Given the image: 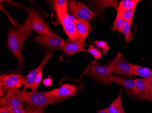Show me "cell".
<instances>
[{
	"mask_svg": "<svg viewBox=\"0 0 152 113\" xmlns=\"http://www.w3.org/2000/svg\"><path fill=\"white\" fill-rule=\"evenodd\" d=\"M31 19L28 16L24 24L17 28L10 27L8 32L7 45L10 50L12 52L14 56L18 61V70L24 68L23 58L22 51L26 40L31 34Z\"/></svg>",
	"mask_w": 152,
	"mask_h": 113,
	"instance_id": "obj_1",
	"label": "cell"
},
{
	"mask_svg": "<svg viewBox=\"0 0 152 113\" xmlns=\"http://www.w3.org/2000/svg\"><path fill=\"white\" fill-rule=\"evenodd\" d=\"M17 94L23 103L37 109L44 110L48 105L59 102L51 96L49 91H20L18 90Z\"/></svg>",
	"mask_w": 152,
	"mask_h": 113,
	"instance_id": "obj_2",
	"label": "cell"
},
{
	"mask_svg": "<svg viewBox=\"0 0 152 113\" xmlns=\"http://www.w3.org/2000/svg\"><path fill=\"white\" fill-rule=\"evenodd\" d=\"M87 73L91 75L99 82L107 85H111L114 78L110 68L108 66L100 65L96 60L90 63L83 75Z\"/></svg>",
	"mask_w": 152,
	"mask_h": 113,
	"instance_id": "obj_3",
	"label": "cell"
},
{
	"mask_svg": "<svg viewBox=\"0 0 152 113\" xmlns=\"http://www.w3.org/2000/svg\"><path fill=\"white\" fill-rule=\"evenodd\" d=\"M67 9L77 19L88 21L96 17L94 13L82 2L76 1H68Z\"/></svg>",
	"mask_w": 152,
	"mask_h": 113,
	"instance_id": "obj_4",
	"label": "cell"
},
{
	"mask_svg": "<svg viewBox=\"0 0 152 113\" xmlns=\"http://www.w3.org/2000/svg\"><path fill=\"white\" fill-rule=\"evenodd\" d=\"M107 66L113 73L120 74L128 78L134 76L131 72L130 64L124 58L121 53H117L115 58L109 63Z\"/></svg>",
	"mask_w": 152,
	"mask_h": 113,
	"instance_id": "obj_5",
	"label": "cell"
},
{
	"mask_svg": "<svg viewBox=\"0 0 152 113\" xmlns=\"http://www.w3.org/2000/svg\"><path fill=\"white\" fill-rule=\"evenodd\" d=\"M34 40L47 48L53 50L63 49L65 42L58 35L52 32L46 35H41L34 37Z\"/></svg>",
	"mask_w": 152,
	"mask_h": 113,
	"instance_id": "obj_6",
	"label": "cell"
},
{
	"mask_svg": "<svg viewBox=\"0 0 152 113\" xmlns=\"http://www.w3.org/2000/svg\"><path fill=\"white\" fill-rule=\"evenodd\" d=\"M25 84V78L20 73L2 74L0 76V86L6 91L18 90Z\"/></svg>",
	"mask_w": 152,
	"mask_h": 113,
	"instance_id": "obj_7",
	"label": "cell"
},
{
	"mask_svg": "<svg viewBox=\"0 0 152 113\" xmlns=\"http://www.w3.org/2000/svg\"><path fill=\"white\" fill-rule=\"evenodd\" d=\"M28 16L31 19L32 30L41 35H46L53 32L38 12L33 7L30 9Z\"/></svg>",
	"mask_w": 152,
	"mask_h": 113,
	"instance_id": "obj_8",
	"label": "cell"
},
{
	"mask_svg": "<svg viewBox=\"0 0 152 113\" xmlns=\"http://www.w3.org/2000/svg\"><path fill=\"white\" fill-rule=\"evenodd\" d=\"M58 16L69 39L78 40L83 39L77 31L75 24L72 22L68 17L67 13L58 14Z\"/></svg>",
	"mask_w": 152,
	"mask_h": 113,
	"instance_id": "obj_9",
	"label": "cell"
},
{
	"mask_svg": "<svg viewBox=\"0 0 152 113\" xmlns=\"http://www.w3.org/2000/svg\"><path fill=\"white\" fill-rule=\"evenodd\" d=\"M78 90V87L77 86L65 84L59 88L53 89L49 91L53 97L60 101L67 98L76 96Z\"/></svg>",
	"mask_w": 152,
	"mask_h": 113,
	"instance_id": "obj_10",
	"label": "cell"
},
{
	"mask_svg": "<svg viewBox=\"0 0 152 113\" xmlns=\"http://www.w3.org/2000/svg\"><path fill=\"white\" fill-rule=\"evenodd\" d=\"M53 55V52H50L46 53L45 57L40 65L35 69L29 72L28 74L25 78V84L24 87L23 89V91H26V90L28 89H31V91L32 90L33 85H34V82L35 81L37 76L41 71H42L47 62L49 59H51Z\"/></svg>",
	"mask_w": 152,
	"mask_h": 113,
	"instance_id": "obj_11",
	"label": "cell"
},
{
	"mask_svg": "<svg viewBox=\"0 0 152 113\" xmlns=\"http://www.w3.org/2000/svg\"><path fill=\"white\" fill-rule=\"evenodd\" d=\"M63 52L68 56L73 55L80 52H87L85 40H78L68 39L65 42L63 48Z\"/></svg>",
	"mask_w": 152,
	"mask_h": 113,
	"instance_id": "obj_12",
	"label": "cell"
},
{
	"mask_svg": "<svg viewBox=\"0 0 152 113\" xmlns=\"http://www.w3.org/2000/svg\"><path fill=\"white\" fill-rule=\"evenodd\" d=\"M113 81L115 84L123 86L126 90L128 96H137L134 80L126 79L120 76L116 75L114 76Z\"/></svg>",
	"mask_w": 152,
	"mask_h": 113,
	"instance_id": "obj_13",
	"label": "cell"
},
{
	"mask_svg": "<svg viewBox=\"0 0 152 113\" xmlns=\"http://www.w3.org/2000/svg\"><path fill=\"white\" fill-rule=\"evenodd\" d=\"M18 90H11L7 91V95L1 98V105L7 107H23V102L18 96Z\"/></svg>",
	"mask_w": 152,
	"mask_h": 113,
	"instance_id": "obj_14",
	"label": "cell"
},
{
	"mask_svg": "<svg viewBox=\"0 0 152 113\" xmlns=\"http://www.w3.org/2000/svg\"><path fill=\"white\" fill-rule=\"evenodd\" d=\"M136 84L137 96L138 100H143L148 94V88L146 79H134Z\"/></svg>",
	"mask_w": 152,
	"mask_h": 113,
	"instance_id": "obj_15",
	"label": "cell"
},
{
	"mask_svg": "<svg viewBox=\"0 0 152 113\" xmlns=\"http://www.w3.org/2000/svg\"><path fill=\"white\" fill-rule=\"evenodd\" d=\"M76 28L83 39L86 40L91 32L92 27L87 20L77 19L75 23Z\"/></svg>",
	"mask_w": 152,
	"mask_h": 113,
	"instance_id": "obj_16",
	"label": "cell"
},
{
	"mask_svg": "<svg viewBox=\"0 0 152 113\" xmlns=\"http://www.w3.org/2000/svg\"><path fill=\"white\" fill-rule=\"evenodd\" d=\"M130 66L131 72L134 75L138 76L144 79L152 77V70L135 64H130Z\"/></svg>",
	"mask_w": 152,
	"mask_h": 113,
	"instance_id": "obj_17",
	"label": "cell"
},
{
	"mask_svg": "<svg viewBox=\"0 0 152 113\" xmlns=\"http://www.w3.org/2000/svg\"><path fill=\"white\" fill-rule=\"evenodd\" d=\"M93 5H94V8H97L96 9V12L99 13L103 12V7H113L117 11L118 8V4L117 1H91Z\"/></svg>",
	"mask_w": 152,
	"mask_h": 113,
	"instance_id": "obj_18",
	"label": "cell"
},
{
	"mask_svg": "<svg viewBox=\"0 0 152 113\" xmlns=\"http://www.w3.org/2000/svg\"><path fill=\"white\" fill-rule=\"evenodd\" d=\"M122 93L121 91L118 97L115 99L107 108L108 113H125L122 106L121 100Z\"/></svg>",
	"mask_w": 152,
	"mask_h": 113,
	"instance_id": "obj_19",
	"label": "cell"
},
{
	"mask_svg": "<svg viewBox=\"0 0 152 113\" xmlns=\"http://www.w3.org/2000/svg\"><path fill=\"white\" fill-rule=\"evenodd\" d=\"M140 1L139 0H123L118 4L117 13H123L127 10L135 8L137 5Z\"/></svg>",
	"mask_w": 152,
	"mask_h": 113,
	"instance_id": "obj_20",
	"label": "cell"
},
{
	"mask_svg": "<svg viewBox=\"0 0 152 113\" xmlns=\"http://www.w3.org/2000/svg\"><path fill=\"white\" fill-rule=\"evenodd\" d=\"M53 9L57 14L63 13H67V3L66 0H55L53 1Z\"/></svg>",
	"mask_w": 152,
	"mask_h": 113,
	"instance_id": "obj_21",
	"label": "cell"
},
{
	"mask_svg": "<svg viewBox=\"0 0 152 113\" xmlns=\"http://www.w3.org/2000/svg\"><path fill=\"white\" fill-rule=\"evenodd\" d=\"M124 20L123 14L120 12L117 13L116 19L113 24V29L119 32H122Z\"/></svg>",
	"mask_w": 152,
	"mask_h": 113,
	"instance_id": "obj_22",
	"label": "cell"
},
{
	"mask_svg": "<svg viewBox=\"0 0 152 113\" xmlns=\"http://www.w3.org/2000/svg\"><path fill=\"white\" fill-rule=\"evenodd\" d=\"M131 24L129 22L124 20L122 32L125 36V42L128 43L132 40V35L131 34Z\"/></svg>",
	"mask_w": 152,
	"mask_h": 113,
	"instance_id": "obj_23",
	"label": "cell"
},
{
	"mask_svg": "<svg viewBox=\"0 0 152 113\" xmlns=\"http://www.w3.org/2000/svg\"><path fill=\"white\" fill-rule=\"evenodd\" d=\"M94 45L99 49H101L104 54H106L109 50V47L105 41L102 40H96L94 43Z\"/></svg>",
	"mask_w": 152,
	"mask_h": 113,
	"instance_id": "obj_24",
	"label": "cell"
},
{
	"mask_svg": "<svg viewBox=\"0 0 152 113\" xmlns=\"http://www.w3.org/2000/svg\"><path fill=\"white\" fill-rule=\"evenodd\" d=\"M88 52L96 60H99L102 57L101 53L98 48L95 47L94 45H91L89 46Z\"/></svg>",
	"mask_w": 152,
	"mask_h": 113,
	"instance_id": "obj_25",
	"label": "cell"
},
{
	"mask_svg": "<svg viewBox=\"0 0 152 113\" xmlns=\"http://www.w3.org/2000/svg\"><path fill=\"white\" fill-rule=\"evenodd\" d=\"M135 9V8L129 9L123 13L124 20L129 22L131 24L133 23V17H134Z\"/></svg>",
	"mask_w": 152,
	"mask_h": 113,
	"instance_id": "obj_26",
	"label": "cell"
},
{
	"mask_svg": "<svg viewBox=\"0 0 152 113\" xmlns=\"http://www.w3.org/2000/svg\"><path fill=\"white\" fill-rule=\"evenodd\" d=\"M9 113H26L25 110L22 107H7Z\"/></svg>",
	"mask_w": 152,
	"mask_h": 113,
	"instance_id": "obj_27",
	"label": "cell"
},
{
	"mask_svg": "<svg viewBox=\"0 0 152 113\" xmlns=\"http://www.w3.org/2000/svg\"><path fill=\"white\" fill-rule=\"evenodd\" d=\"M42 71H41L38 74V75L37 76L36 79L35 81L34 82V85H33V88L31 90L32 91H37V86L38 85L40 84V82L41 81V79L42 78Z\"/></svg>",
	"mask_w": 152,
	"mask_h": 113,
	"instance_id": "obj_28",
	"label": "cell"
},
{
	"mask_svg": "<svg viewBox=\"0 0 152 113\" xmlns=\"http://www.w3.org/2000/svg\"><path fill=\"white\" fill-rule=\"evenodd\" d=\"M25 110L26 113H45L43 110L30 107L28 105L25 107Z\"/></svg>",
	"mask_w": 152,
	"mask_h": 113,
	"instance_id": "obj_29",
	"label": "cell"
},
{
	"mask_svg": "<svg viewBox=\"0 0 152 113\" xmlns=\"http://www.w3.org/2000/svg\"><path fill=\"white\" fill-rule=\"evenodd\" d=\"M1 10H2L3 12H4L6 13V15L8 16V18H9V20H10V22H11V23H12V24L13 26L14 27H17H17L20 26V24H18V23L17 22H16L15 20H14L13 19H12L11 18V17H10V16L8 15V14H7V11H6V10H5V8H4L3 7V8H2V6H1Z\"/></svg>",
	"mask_w": 152,
	"mask_h": 113,
	"instance_id": "obj_30",
	"label": "cell"
},
{
	"mask_svg": "<svg viewBox=\"0 0 152 113\" xmlns=\"http://www.w3.org/2000/svg\"><path fill=\"white\" fill-rule=\"evenodd\" d=\"M146 80L148 86V94L144 98V100H146V99L148 96L152 95V77L147 78Z\"/></svg>",
	"mask_w": 152,
	"mask_h": 113,
	"instance_id": "obj_31",
	"label": "cell"
},
{
	"mask_svg": "<svg viewBox=\"0 0 152 113\" xmlns=\"http://www.w3.org/2000/svg\"><path fill=\"white\" fill-rule=\"evenodd\" d=\"M0 113H9L7 107L5 105H1Z\"/></svg>",
	"mask_w": 152,
	"mask_h": 113,
	"instance_id": "obj_32",
	"label": "cell"
},
{
	"mask_svg": "<svg viewBox=\"0 0 152 113\" xmlns=\"http://www.w3.org/2000/svg\"><path fill=\"white\" fill-rule=\"evenodd\" d=\"M43 82V84H44L46 86H48L52 85V81L51 79L49 78H48L44 79Z\"/></svg>",
	"mask_w": 152,
	"mask_h": 113,
	"instance_id": "obj_33",
	"label": "cell"
},
{
	"mask_svg": "<svg viewBox=\"0 0 152 113\" xmlns=\"http://www.w3.org/2000/svg\"><path fill=\"white\" fill-rule=\"evenodd\" d=\"M68 16L69 18L71 20L72 22L73 23L75 24L76 22H77V18L72 15H70L69 14H68Z\"/></svg>",
	"mask_w": 152,
	"mask_h": 113,
	"instance_id": "obj_34",
	"label": "cell"
},
{
	"mask_svg": "<svg viewBox=\"0 0 152 113\" xmlns=\"http://www.w3.org/2000/svg\"><path fill=\"white\" fill-rule=\"evenodd\" d=\"M4 88L2 87L1 86H0V96L1 97L2 96H4L5 94V91H4Z\"/></svg>",
	"mask_w": 152,
	"mask_h": 113,
	"instance_id": "obj_35",
	"label": "cell"
},
{
	"mask_svg": "<svg viewBox=\"0 0 152 113\" xmlns=\"http://www.w3.org/2000/svg\"><path fill=\"white\" fill-rule=\"evenodd\" d=\"M97 113H108V109L107 108L102 110H99Z\"/></svg>",
	"mask_w": 152,
	"mask_h": 113,
	"instance_id": "obj_36",
	"label": "cell"
},
{
	"mask_svg": "<svg viewBox=\"0 0 152 113\" xmlns=\"http://www.w3.org/2000/svg\"><path fill=\"white\" fill-rule=\"evenodd\" d=\"M146 100H148V101H152V95L148 96L146 99Z\"/></svg>",
	"mask_w": 152,
	"mask_h": 113,
	"instance_id": "obj_37",
	"label": "cell"
}]
</instances>
